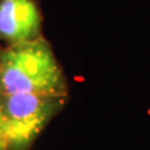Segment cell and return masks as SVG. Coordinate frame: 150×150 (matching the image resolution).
Wrapping results in <instances>:
<instances>
[{
  "label": "cell",
  "mask_w": 150,
  "mask_h": 150,
  "mask_svg": "<svg viewBox=\"0 0 150 150\" xmlns=\"http://www.w3.org/2000/svg\"><path fill=\"white\" fill-rule=\"evenodd\" d=\"M0 91L67 95L64 74L46 41L38 38L0 53Z\"/></svg>",
  "instance_id": "6da1fadb"
},
{
  "label": "cell",
  "mask_w": 150,
  "mask_h": 150,
  "mask_svg": "<svg viewBox=\"0 0 150 150\" xmlns=\"http://www.w3.org/2000/svg\"><path fill=\"white\" fill-rule=\"evenodd\" d=\"M67 95L15 93L3 95L5 150H28L46 124L60 111Z\"/></svg>",
  "instance_id": "7a4b0ae2"
},
{
  "label": "cell",
  "mask_w": 150,
  "mask_h": 150,
  "mask_svg": "<svg viewBox=\"0 0 150 150\" xmlns=\"http://www.w3.org/2000/svg\"><path fill=\"white\" fill-rule=\"evenodd\" d=\"M40 24L34 0H0V39L10 45L38 39Z\"/></svg>",
  "instance_id": "3957f363"
},
{
  "label": "cell",
  "mask_w": 150,
  "mask_h": 150,
  "mask_svg": "<svg viewBox=\"0 0 150 150\" xmlns=\"http://www.w3.org/2000/svg\"><path fill=\"white\" fill-rule=\"evenodd\" d=\"M4 114H3V105H1V99H0V150H5V143H4Z\"/></svg>",
  "instance_id": "277c9868"
}]
</instances>
